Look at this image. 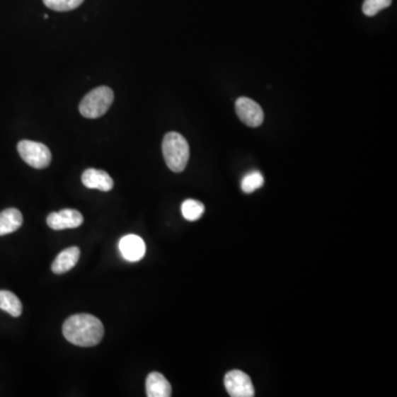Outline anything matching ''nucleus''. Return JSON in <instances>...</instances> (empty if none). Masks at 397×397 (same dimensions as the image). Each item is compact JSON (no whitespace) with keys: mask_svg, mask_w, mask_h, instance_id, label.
Here are the masks:
<instances>
[{"mask_svg":"<svg viewBox=\"0 0 397 397\" xmlns=\"http://www.w3.org/2000/svg\"><path fill=\"white\" fill-rule=\"evenodd\" d=\"M83 221L84 219L82 213L73 209H64L60 212H53L47 217V224L55 231L79 228L82 225Z\"/></svg>","mask_w":397,"mask_h":397,"instance_id":"nucleus-7","label":"nucleus"},{"mask_svg":"<svg viewBox=\"0 0 397 397\" xmlns=\"http://www.w3.org/2000/svg\"><path fill=\"white\" fill-rule=\"evenodd\" d=\"M84 0H43L47 7L55 11H70L82 5Z\"/></svg>","mask_w":397,"mask_h":397,"instance_id":"nucleus-16","label":"nucleus"},{"mask_svg":"<svg viewBox=\"0 0 397 397\" xmlns=\"http://www.w3.org/2000/svg\"><path fill=\"white\" fill-rule=\"evenodd\" d=\"M120 254L128 262H139L146 254V244L143 238L135 234L125 235L118 243Z\"/></svg>","mask_w":397,"mask_h":397,"instance_id":"nucleus-8","label":"nucleus"},{"mask_svg":"<svg viewBox=\"0 0 397 397\" xmlns=\"http://www.w3.org/2000/svg\"><path fill=\"white\" fill-rule=\"evenodd\" d=\"M163 154L166 163L173 173H183L187 167L190 148L187 139L179 132H168L163 140Z\"/></svg>","mask_w":397,"mask_h":397,"instance_id":"nucleus-2","label":"nucleus"},{"mask_svg":"<svg viewBox=\"0 0 397 397\" xmlns=\"http://www.w3.org/2000/svg\"><path fill=\"white\" fill-rule=\"evenodd\" d=\"M80 255V248H76V246H72V248L62 251L53 260L52 267H51L52 272L61 275V274H64V272L72 270L75 265L78 264Z\"/></svg>","mask_w":397,"mask_h":397,"instance_id":"nucleus-10","label":"nucleus"},{"mask_svg":"<svg viewBox=\"0 0 397 397\" xmlns=\"http://www.w3.org/2000/svg\"><path fill=\"white\" fill-rule=\"evenodd\" d=\"M235 110L241 122L248 127H258L264 122V112L260 104L248 98H240L235 103Z\"/></svg>","mask_w":397,"mask_h":397,"instance_id":"nucleus-6","label":"nucleus"},{"mask_svg":"<svg viewBox=\"0 0 397 397\" xmlns=\"http://www.w3.org/2000/svg\"><path fill=\"white\" fill-rule=\"evenodd\" d=\"M205 205L200 201L193 200V199H188L181 205V212L185 220L197 221L202 217L205 213Z\"/></svg>","mask_w":397,"mask_h":397,"instance_id":"nucleus-14","label":"nucleus"},{"mask_svg":"<svg viewBox=\"0 0 397 397\" xmlns=\"http://www.w3.org/2000/svg\"><path fill=\"white\" fill-rule=\"evenodd\" d=\"M82 183L88 189H96L104 192L112 190L114 187V181L108 173L104 170L93 169V168L85 170L83 173Z\"/></svg>","mask_w":397,"mask_h":397,"instance_id":"nucleus-9","label":"nucleus"},{"mask_svg":"<svg viewBox=\"0 0 397 397\" xmlns=\"http://www.w3.org/2000/svg\"><path fill=\"white\" fill-rule=\"evenodd\" d=\"M18 153L25 160V163L35 169H45L50 165V149L47 146L31 140H21L18 144Z\"/></svg>","mask_w":397,"mask_h":397,"instance_id":"nucleus-4","label":"nucleus"},{"mask_svg":"<svg viewBox=\"0 0 397 397\" xmlns=\"http://www.w3.org/2000/svg\"><path fill=\"white\" fill-rule=\"evenodd\" d=\"M146 394L148 397H170L173 394L171 385L163 374L150 373L146 380Z\"/></svg>","mask_w":397,"mask_h":397,"instance_id":"nucleus-11","label":"nucleus"},{"mask_svg":"<svg viewBox=\"0 0 397 397\" xmlns=\"http://www.w3.org/2000/svg\"><path fill=\"white\" fill-rule=\"evenodd\" d=\"M392 0H364L363 13L367 17H373L385 8L390 7Z\"/></svg>","mask_w":397,"mask_h":397,"instance_id":"nucleus-17","label":"nucleus"},{"mask_svg":"<svg viewBox=\"0 0 397 397\" xmlns=\"http://www.w3.org/2000/svg\"><path fill=\"white\" fill-rule=\"evenodd\" d=\"M23 217L21 211L15 207L6 209L0 212V236L11 234L19 230L23 225Z\"/></svg>","mask_w":397,"mask_h":397,"instance_id":"nucleus-12","label":"nucleus"},{"mask_svg":"<svg viewBox=\"0 0 397 397\" xmlns=\"http://www.w3.org/2000/svg\"><path fill=\"white\" fill-rule=\"evenodd\" d=\"M114 100V92L108 86L91 91L80 103V113L85 118H98L108 112Z\"/></svg>","mask_w":397,"mask_h":397,"instance_id":"nucleus-3","label":"nucleus"},{"mask_svg":"<svg viewBox=\"0 0 397 397\" xmlns=\"http://www.w3.org/2000/svg\"><path fill=\"white\" fill-rule=\"evenodd\" d=\"M225 389L232 397H253L255 395L252 380L246 373L234 370L224 377Z\"/></svg>","mask_w":397,"mask_h":397,"instance_id":"nucleus-5","label":"nucleus"},{"mask_svg":"<svg viewBox=\"0 0 397 397\" xmlns=\"http://www.w3.org/2000/svg\"><path fill=\"white\" fill-rule=\"evenodd\" d=\"M263 185H264V177L262 173L260 171H251L243 177L241 188L243 192L252 193L262 188Z\"/></svg>","mask_w":397,"mask_h":397,"instance_id":"nucleus-15","label":"nucleus"},{"mask_svg":"<svg viewBox=\"0 0 397 397\" xmlns=\"http://www.w3.org/2000/svg\"><path fill=\"white\" fill-rule=\"evenodd\" d=\"M63 335L69 343L78 347H96L104 337V326L96 316L78 313L65 320Z\"/></svg>","mask_w":397,"mask_h":397,"instance_id":"nucleus-1","label":"nucleus"},{"mask_svg":"<svg viewBox=\"0 0 397 397\" xmlns=\"http://www.w3.org/2000/svg\"><path fill=\"white\" fill-rule=\"evenodd\" d=\"M0 309L13 317H19L23 313V304L13 292L0 290Z\"/></svg>","mask_w":397,"mask_h":397,"instance_id":"nucleus-13","label":"nucleus"}]
</instances>
